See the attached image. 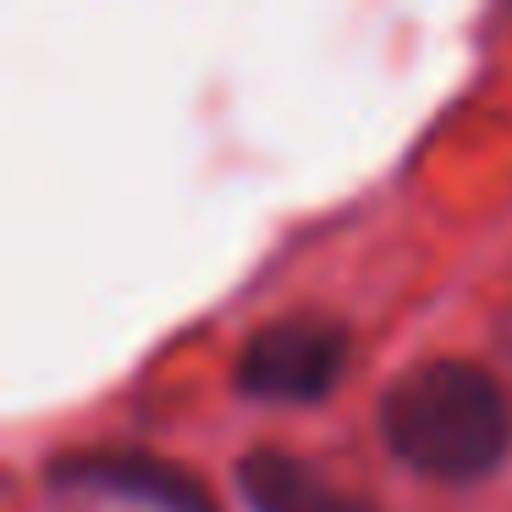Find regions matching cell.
Listing matches in <instances>:
<instances>
[{"mask_svg":"<svg viewBox=\"0 0 512 512\" xmlns=\"http://www.w3.org/2000/svg\"><path fill=\"white\" fill-rule=\"evenodd\" d=\"M380 435L413 474L474 485L496 474L512 446V413L496 375L468 358H430L380 397Z\"/></svg>","mask_w":512,"mask_h":512,"instance_id":"6da1fadb","label":"cell"},{"mask_svg":"<svg viewBox=\"0 0 512 512\" xmlns=\"http://www.w3.org/2000/svg\"><path fill=\"white\" fill-rule=\"evenodd\" d=\"M56 485H94V490H111V496H133L149 501L160 512H221L215 496L199 485V474L166 463V457H149V452H83V457H61L50 468Z\"/></svg>","mask_w":512,"mask_h":512,"instance_id":"3957f363","label":"cell"},{"mask_svg":"<svg viewBox=\"0 0 512 512\" xmlns=\"http://www.w3.org/2000/svg\"><path fill=\"white\" fill-rule=\"evenodd\" d=\"M237 490L254 512H375V501H364L358 490H342L314 463L292 452H270V446L237 463Z\"/></svg>","mask_w":512,"mask_h":512,"instance_id":"277c9868","label":"cell"},{"mask_svg":"<svg viewBox=\"0 0 512 512\" xmlns=\"http://www.w3.org/2000/svg\"><path fill=\"white\" fill-rule=\"evenodd\" d=\"M347 369V325L325 314H287L259 325L237 358V386L259 402H320Z\"/></svg>","mask_w":512,"mask_h":512,"instance_id":"7a4b0ae2","label":"cell"}]
</instances>
